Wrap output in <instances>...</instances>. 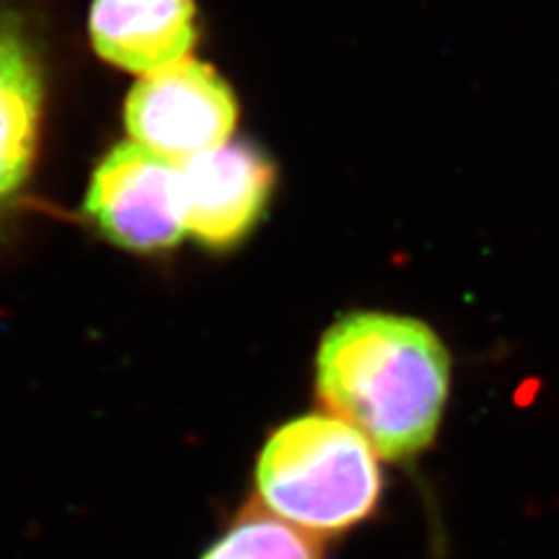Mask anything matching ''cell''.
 <instances>
[{
  "instance_id": "4",
  "label": "cell",
  "mask_w": 559,
  "mask_h": 559,
  "mask_svg": "<svg viewBox=\"0 0 559 559\" xmlns=\"http://www.w3.org/2000/svg\"><path fill=\"white\" fill-rule=\"evenodd\" d=\"M84 210L121 248H170L187 231L180 164L135 140L117 145L98 164Z\"/></svg>"
},
{
  "instance_id": "8",
  "label": "cell",
  "mask_w": 559,
  "mask_h": 559,
  "mask_svg": "<svg viewBox=\"0 0 559 559\" xmlns=\"http://www.w3.org/2000/svg\"><path fill=\"white\" fill-rule=\"evenodd\" d=\"M318 540L261 506H252L231 522L201 559H322Z\"/></svg>"
},
{
  "instance_id": "3",
  "label": "cell",
  "mask_w": 559,
  "mask_h": 559,
  "mask_svg": "<svg viewBox=\"0 0 559 559\" xmlns=\"http://www.w3.org/2000/svg\"><path fill=\"white\" fill-rule=\"evenodd\" d=\"M236 119L231 86L213 66L189 57L145 75L124 108L135 143L173 162L229 143Z\"/></svg>"
},
{
  "instance_id": "2",
  "label": "cell",
  "mask_w": 559,
  "mask_h": 559,
  "mask_svg": "<svg viewBox=\"0 0 559 559\" xmlns=\"http://www.w3.org/2000/svg\"><path fill=\"white\" fill-rule=\"evenodd\" d=\"M259 506L312 538L369 520L382 492L376 450L334 415H306L273 431L254 471Z\"/></svg>"
},
{
  "instance_id": "1",
  "label": "cell",
  "mask_w": 559,
  "mask_h": 559,
  "mask_svg": "<svg viewBox=\"0 0 559 559\" xmlns=\"http://www.w3.org/2000/svg\"><path fill=\"white\" fill-rule=\"evenodd\" d=\"M448 390V349L415 318L353 312L322 338L320 401L382 460L415 457L433 441Z\"/></svg>"
},
{
  "instance_id": "7",
  "label": "cell",
  "mask_w": 559,
  "mask_h": 559,
  "mask_svg": "<svg viewBox=\"0 0 559 559\" xmlns=\"http://www.w3.org/2000/svg\"><path fill=\"white\" fill-rule=\"evenodd\" d=\"M43 117V73L20 22L0 8V215L24 189Z\"/></svg>"
},
{
  "instance_id": "5",
  "label": "cell",
  "mask_w": 559,
  "mask_h": 559,
  "mask_svg": "<svg viewBox=\"0 0 559 559\" xmlns=\"http://www.w3.org/2000/svg\"><path fill=\"white\" fill-rule=\"evenodd\" d=\"M180 164L185 226L210 248H229L261 217L275 182L273 164L245 143H224Z\"/></svg>"
},
{
  "instance_id": "6",
  "label": "cell",
  "mask_w": 559,
  "mask_h": 559,
  "mask_svg": "<svg viewBox=\"0 0 559 559\" xmlns=\"http://www.w3.org/2000/svg\"><path fill=\"white\" fill-rule=\"evenodd\" d=\"M90 33L98 57L150 75L187 59L197 43L194 0H94Z\"/></svg>"
}]
</instances>
